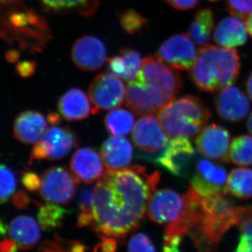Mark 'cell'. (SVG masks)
<instances>
[{"label":"cell","mask_w":252,"mask_h":252,"mask_svg":"<svg viewBox=\"0 0 252 252\" xmlns=\"http://www.w3.org/2000/svg\"><path fill=\"white\" fill-rule=\"evenodd\" d=\"M246 90L250 98L252 100V72L249 75L246 81Z\"/></svg>","instance_id":"44"},{"label":"cell","mask_w":252,"mask_h":252,"mask_svg":"<svg viewBox=\"0 0 252 252\" xmlns=\"http://www.w3.org/2000/svg\"><path fill=\"white\" fill-rule=\"evenodd\" d=\"M13 204L18 210H23L28 207L31 202L27 192L25 190H18L14 194L12 198Z\"/></svg>","instance_id":"39"},{"label":"cell","mask_w":252,"mask_h":252,"mask_svg":"<svg viewBox=\"0 0 252 252\" xmlns=\"http://www.w3.org/2000/svg\"><path fill=\"white\" fill-rule=\"evenodd\" d=\"M183 86L182 76L158 57L143 60L140 72L130 81L126 104L139 116L156 114L171 102Z\"/></svg>","instance_id":"2"},{"label":"cell","mask_w":252,"mask_h":252,"mask_svg":"<svg viewBox=\"0 0 252 252\" xmlns=\"http://www.w3.org/2000/svg\"><path fill=\"white\" fill-rule=\"evenodd\" d=\"M6 58H7L8 61H11V62H15L19 58V54H18V51H11L6 55Z\"/></svg>","instance_id":"47"},{"label":"cell","mask_w":252,"mask_h":252,"mask_svg":"<svg viewBox=\"0 0 252 252\" xmlns=\"http://www.w3.org/2000/svg\"><path fill=\"white\" fill-rule=\"evenodd\" d=\"M107 50L102 41L93 36H84L74 43L72 59L75 65L86 72L98 70L105 63Z\"/></svg>","instance_id":"16"},{"label":"cell","mask_w":252,"mask_h":252,"mask_svg":"<svg viewBox=\"0 0 252 252\" xmlns=\"http://www.w3.org/2000/svg\"><path fill=\"white\" fill-rule=\"evenodd\" d=\"M245 207L216 210L204 203L200 219L189 235L200 252L217 250L222 237L230 228L238 225L245 216Z\"/></svg>","instance_id":"6"},{"label":"cell","mask_w":252,"mask_h":252,"mask_svg":"<svg viewBox=\"0 0 252 252\" xmlns=\"http://www.w3.org/2000/svg\"><path fill=\"white\" fill-rule=\"evenodd\" d=\"M228 174L224 167L206 160L197 162L196 173L190 180L192 187L203 198L218 193L225 194Z\"/></svg>","instance_id":"12"},{"label":"cell","mask_w":252,"mask_h":252,"mask_svg":"<svg viewBox=\"0 0 252 252\" xmlns=\"http://www.w3.org/2000/svg\"><path fill=\"white\" fill-rule=\"evenodd\" d=\"M186 208L185 197L170 189L155 190L150 200L148 209L149 218L159 225H167L180 220Z\"/></svg>","instance_id":"11"},{"label":"cell","mask_w":252,"mask_h":252,"mask_svg":"<svg viewBox=\"0 0 252 252\" xmlns=\"http://www.w3.org/2000/svg\"><path fill=\"white\" fill-rule=\"evenodd\" d=\"M78 139L68 127L53 126L46 129L32 149L30 164L34 160H56L63 158L77 147Z\"/></svg>","instance_id":"7"},{"label":"cell","mask_w":252,"mask_h":252,"mask_svg":"<svg viewBox=\"0 0 252 252\" xmlns=\"http://www.w3.org/2000/svg\"><path fill=\"white\" fill-rule=\"evenodd\" d=\"M160 174L135 165L107 170L94 187V220L91 225L101 238H123L140 226Z\"/></svg>","instance_id":"1"},{"label":"cell","mask_w":252,"mask_h":252,"mask_svg":"<svg viewBox=\"0 0 252 252\" xmlns=\"http://www.w3.org/2000/svg\"><path fill=\"white\" fill-rule=\"evenodd\" d=\"M229 159L240 166L252 165V136L242 135L233 139L229 150Z\"/></svg>","instance_id":"28"},{"label":"cell","mask_w":252,"mask_h":252,"mask_svg":"<svg viewBox=\"0 0 252 252\" xmlns=\"http://www.w3.org/2000/svg\"><path fill=\"white\" fill-rule=\"evenodd\" d=\"M247 127H248L249 132L252 135V112L248 118V122H247Z\"/></svg>","instance_id":"49"},{"label":"cell","mask_w":252,"mask_h":252,"mask_svg":"<svg viewBox=\"0 0 252 252\" xmlns=\"http://www.w3.org/2000/svg\"><path fill=\"white\" fill-rule=\"evenodd\" d=\"M0 8V36L21 48L39 50L50 39L45 20L18 2Z\"/></svg>","instance_id":"4"},{"label":"cell","mask_w":252,"mask_h":252,"mask_svg":"<svg viewBox=\"0 0 252 252\" xmlns=\"http://www.w3.org/2000/svg\"><path fill=\"white\" fill-rule=\"evenodd\" d=\"M46 8L54 11L76 9L83 15H91L95 11L97 0H41Z\"/></svg>","instance_id":"29"},{"label":"cell","mask_w":252,"mask_h":252,"mask_svg":"<svg viewBox=\"0 0 252 252\" xmlns=\"http://www.w3.org/2000/svg\"><path fill=\"white\" fill-rule=\"evenodd\" d=\"M240 70L237 51L207 44L199 49L189 77L199 91L214 94L233 85Z\"/></svg>","instance_id":"3"},{"label":"cell","mask_w":252,"mask_h":252,"mask_svg":"<svg viewBox=\"0 0 252 252\" xmlns=\"http://www.w3.org/2000/svg\"><path fill=\"white\" fill-rule=\"evenodd\" d=\"M208 1H211V2H215V1H219V0H208Z\"/></svg>","instance_id":"51"},{"label":"cell","mask_w":252,"mask_h":252,"mask_svg":"<svg viewBox=\"0 0 252 252\" xmlns=\"http://www.w3.org/2000/svg\"><path fill=\"white\" fill-rule=\"evenodd\" d=\"M45 117L36 111H25L15 119L14 135L18 141L26 144H35L46 130Z\"/></svg>","instance_id":"20"},{"label":"cell","mask_w":252,"mask_h":252,"mask_svg":"<svg viewBox=\"0 0 252 252\" xmlns=\"http://www.w3.org/2000/svg\"><path fill=\"white\" fill-rule=\"evenodd\" d=\"M39 250L42 252H84L87 250L85 245L80 242L72 241L55 237L54 240H46L44 242Z\"/></svg>","instance_id":"32"},{"label":"cell","mask_w":252,"mask_h":252,"mask_svg":"<svg viewBox=\"0 0 252 252\" xmlns=\"http://www.w3.org/2000/svg\"><path fill=\"white\" fill-rule=\"evenodd\" d=\"M215 106L222 119L233 124L243 121L250 110L248 96L233 85L219 91L215 99Z\"/></svg>","instance_id":"15"},{"label":"cell","mask_w":252,"mask_h":252,"mask_svg":"<svg viewBox=\"0 0 252 252\" xmlns=\"http://www.w3.org/2000/svg\"><path fill=\"white\" fill-rule=\"evenodd\" d=\"M59 119L60 117L59 115L56 114H49V117H48V121H49V122L51 123V124H58L59 122Z\"/></svg>","instance_id":"48"},{"label":"cell","mask_w":252,"mask_h":252,"mask_svg":"<svg viewBox=\"0 0 252 252\" xmlns=\"http://www.w3.org/2000/svg\"><path fill=\"white\" fill-rule=\"evenodd\" d=\"M210 109L202 99L186 95L174 99L158 113L162 128L170 138L185 137L195 138L211 118Z\"/></svg>","instance_id":"5"},{"label":"cell","mask_w":252,"mask_h":252,"mask_svg":"<svg viewBox=\"0 0 252 252\" xmlns=\"http://www.w3.org/2000/svg\"><path fill=\"white\" fill-rule=\"evenodd\" d=\"M8 230H9V228L6 223L2 220H0V238L5 236Z\"/></svg>","instance_id":"46"},{"label":"cell","mask_w":252,"mask_h":252,"mask_svg":"<svg viewBox=\"0 0 252 252\" xmlns=\"http://www.w3.org/2000/svg\"><path fill=\"white\" fill-rule=\"evenodd\" d=\"M248 32L243 20L231 16L223 18L214 31V40L228 49L243 46L248 41Z\"/></svg>","instance_id":"21"},{"label":"cell","mask_w":252,"mask_h":252,"mask_svg":"<svg viewBox=\"0 0 252 252\" xmlns=\"http://www.w3.org/2000/svg\"><path fill=\"white\" fill-rule=\"evenodd\" d=\"M18 0H0V4L7 5L13 4V3L17 2Z\"/></svg>","instance_id":"50"},{"label":"cell","mask_w":252,"mask_h":252,"mask_svg":"<svg viewBox=\"0 0 252 252\" xmlns=\"http://www.w3.org/2000/svg\"><path fill=\"white\" fill-rule=\"evenodd\" d=\"M120 21L124 31L130 34L140 32L147 24L146 18L134 10H127L123 13Z\"/></svg>","instance_id":"34"},{"label":"cell","mask_w":252,"mask_h":252,"mask_svg":"<svg viewBox=\"0 0 252 252\" xmlns=\"http://www.w3.org/2000/svg\"><path fill=\"white\" fill-rule=\"evenodd\" d=\"M245 26L250 35L252 37V12L245 20Z\"/></svg>","instance_id":"45"},{"label":"cell","mask_w":252,"mask_h":252,"mask_svg":"<svg viewBox=\"0 0 252 252\" xmlns=\"http://www.w3.org/2000/svg\"><path fill=\"white\" fill-rule=\"evenodd\" d=\"M235 252H252V231L241 233Z\"/></svg>","instance_id":"40"},{"label":"cell","mask_w":252,"mask_h":252,"mask_svg":"<svg viewBox=\"0 0 252 252\" xmlns=\"http://www.w3.org/2000/svg\"><path fill=\"white\" fill-rule=\"evenodd\" d=\"M16 188V181L12 171L0 164V205L9 200Z\"/></svg>","instance_id":"33"},{"label":"cell","mask_w":252,"mask_h":252,"mask_svg":"<svg viewBox=\"0 0 252 252\" xmlns=\"http://www.w3.org/2000/svg\"><path fill=\"white\" fill-rule=\"evenodd\" d=\"M225 4L232 16L243 21L252 12V0H225Z\"/></svg>","instance_id":"35"},{"label":"cell","mask_w":252,"mask_h":252,"mask_svg":"<svg viewBox=\"0 0 252 252\" xmlns=\"http://www.w3.org/2000/svg\"><path fill=\"white\" fill-rule=\"evenodd\" d=\"M21 180H22L23 185L30 191H37L41 188V178L34 172H25Z\"/></svg>","instance_id":"37"},{"label":"cell","mask_w":252,"mask_h":252,"mask_svg":"<svg viewBox=\"0 0 252 252\" xmlns=\"http://www.w3.org/2000/svg\"><path fill=\"white\" fill-rule=\"evenodd\" d=\"M18 245L11 239H4L2 241L0 242V252H13L17 251Z\"/></svg>","instance_id":"43"},{"label":"cell","mask_w":252,"mask_h":252,"mask_svg":"<svg viewBox=\"0 0 252 252\" xmlns=\"http://www.w3.org/2000/svg\"><path fill=\"white\" fill-rule=\"evenodd\" d=\"M78 182L75 176L65 167H52L41 177L39 192L48 203L66 205L75 195Z\"/></svg>","instance_id":"8"},{"label":"cell","mask_w":252,"mask_h":252,"mask_svg":"<svg viewBox=\"0 0 252 252\" xmlns=\"http://www.w3.org/2000/svg\"><path fill=\"white\" fill-rule=\"evenodd\" d=\"M168 137L155 114L142 116L132 129L134 143L141 150L149 153L164 149L168 143Z\"/></svg>","instance_id":"14"},{"label":"cell","mask_w":252,"mask_h":252,"mask_svg":"<svg viewBox=\"0 0 252 252\" xmlns=\"http://www.w3.org/2000/svg\"><path fill=\"white\" fill-rule=\"evenodd\" d=\"M194 154L195 149L190 139L179 136L169 141L155 162L172 175L180 177L183 175L186 165Z\"/></svg>","instance_id":"17"},{"label":"cell","mask_w":252,"mask_h":252,"mask_svg":"<svg viewBox=\"0 0 252 252\" xmlns=\"http://www.w3.org/2000/svg\"><path fill=\"white\" fill-rule=\"evenodd\" d=\"M100 154L107 170H122L127 168L132 162L133 148L126 139L114 136L102 144Z\"/></svg>","instance_id":"19"},{"label":"cell","mask_w":252,"mask_h":252,"mask_svg":"<svg viewBox=\"0 0 252 252\" xmlns=\"http://www.w3.org/2000/svg\"><path fill=\"white\" fill-rule=\"evenodd\" d=\"M101 239H102V241L94 248V251L112 252L117 250L118 244L117 240L114 238L103 237Z\"/></svg>","instance_id":"41"},{"label":"cell","mask_w":252,"mask_h":252,"mask_svg":"<svg viewBox=\"0 0 252 252\" xmlns=\"http://www.w3.org/2000/svg\"><path fill=\"white\" fill-rule=\"evenodd\" d=\"M121 56L124 61V69H125L123 79L130 82L134 80L140 72L143 61L140 54L134 50L128 49L122 50Z\"/></svg>","instance_id":"31"},{"label":"cell","mask_w":252,"mask_h":252,"mask_svg":"<svg viewBox=\"0 0 252 252\" xmlns=\"http://www.w3.org/2000/svg\"><path fill=\"white\" fill-rule=\"evenodd\" d=\"M167 4L180 11H188L198 6L200 0H165Z\"/></svg>","instance_id":"38"},{"label":"cell","mask_w":252,"mask_h":252,"mask_svg":"<svg viewBox=\"0 0 252 252\" xmlns=\"http://www.w3.org/2000/svg\"><path fill=\"white\" fill-rule=\"evenodd\" d=\"M225 194L239 199L252 198V169H234L230 172L225 185Z\"/></svg>","instance_id":"25"},{"label":"cell","mask_w":252,"mask_h":252,"mask_svg":"<svg viewBox=\"0 0 252 252\" xmlns=\"http://www.w3.org/2000/svg\"><path fill=\"white\" fill-rule=\"evenodd\" d=\"M11 238L23 250H31L39 243L41 230L32 217L21 215L11 220L9 227Z\"/></svg>","instance_id":"22"},{"label":"cell","mask_w":252,"mask_h":252,"mask_svg":"<svg viewBox=\"0 0 252 252\" xmlns=\"http://www.w3.org/2000/svg\"><path fill=\"white\" fill-rule=\"evenodd\" d=\"M102 157L90 148H81L74 154L70 162L73 175L79 182L89 185L98 181L105 170Z\"/></svg>","instance_id":"18"},{"label":"cell","mask_w":252,"mask_h":252,"mask_svg":"<svg viewBox=\"0 0 252 252\" xmlns=\"http://www.w3.org/2000/svg\"><path fill=\"white\" fill-rule=\"evenodd\" d=\"M126 86L119 77L113 74H99L89 86V98L94 106L93 113L120 107L126 100Z\"/></svg>","instance_id":"9"},{"label":"cell","mask_w":252,"mask_h":252,"mask_svg":"<svg viewBox=\"0 0 252 252\" xmlns=\"http://www.w3.org/2000/svg\"><path fill=\"white\" fill-rule=\"evenodd\" d=\"M35 63L33 62H22L18 64L16 70L18 74L22 77H29L32 75L35 71Z\"/></svg>","instance_id":"42"},{"label":"cell","mask_w":252,"mask_h":252,"mask_svg":"<svg viewBox=\"0 0 252 252\" xmlns=\"http://www.w3.org/2000/svg\"><path fill=\"white\" fill-rule=\"evenodd\" d=\"M215 26L213 11L209 8L199 10L189 28V36L195 44L201 46H206L211 40Z\"/></svg>","instance_id":"24"},{"label":"cell","mask_w":252,"mask_h":252,"mask_svg":"<svg viewBox=\"0 0 252 252\" xmlns=\"http://www.w3.org/2000/svg\"><path fill=\"white\" fill-rule=\"evenodd\" d=\"M230 133L223 126L212 124L205 126L197 136L196 147L201 155L211 160H229Z\"/></svg>","instance_id":"13"},{"label":"cell","mask_w":252,"mask_h":252,"mask_svg":"<svg viewBox=\"0 0 252 252\" xmlns=\"http://www.w3.org/2000/svg\"><path fill=\"white\" fill-rule=\"evenodd\" d=\"M59 110L63 118L67 121H80L89 117L91 104L87 95L79 89L67 91L58 104Z\"/></svg>","instance_id":"23"},{"label":"cell","mask_w":252,"mask_h":252,"mask_svg":"<svg viewBox=\"0 0 252 252\" xmlns=\"http://www.w3.org/2000/svg\"><path fill=\"white\" fill-rule=\"evenodd\" d=\"M127 250L129 252H156L155 246L151 239L144 233H137L130 238Z\"/></svg>","instance_id":"36"},{"label":"cell","mask_w":252,"mask_h":252,"mask_svg":"<svg viewBox=\"0 0 252 252\" xmlns=\"http://www.w3.org/2000/svg\"><path fill=\"white\" fill-rule=\"evenodd\" d=\"M198 52L189 34L181 33L162 43L157 57L173 69L189 71L196 61Z\"/></svg>","instance_id":"10"},{"label":"cell","mask_w":252,"mask_h":252,"mask_svg":"<svg viewBox=\"0 0 252 252\" xmlns=\"http://www.w3.org/2000/svg\"><path fill=\"white\" fill-rule=\"evenodd\" d=\"M37 205L39 207L38 221L41 228L46 231H51L60 228L66 215L69 212V210L60 207L58 204L37 203Z\"/></svg>","instance_id":"27"},{"label":"cell","mask_w":252,"mask_h":252,"mask_svg":"<svg viewBox=\"0 0 252 252\" xmlns=\"http://www.w3.org/2000/svg\"><path fill=\"white\" fill-rule=\"evenodd\" d=\"M94 188L81 190L79 196V215L77 226L79 228L91 226L94 222Z\"/></svg>","instance_id":"30"},{"label":"cell","mask_w":252,"mask_h":252,"mask_svg":"<svg viewBox=\"0 0 252 252\" xmlns=\"http://www.w3.org/2000/svg\"><path fill=\"white\" fill-rule=\"evenodd\" d=\"M106 128L114 136L124 137L133 129L135 118L132 113L124 109H114L106 115Z\"/></svg>","instance_id":"26"}]
</instances>
